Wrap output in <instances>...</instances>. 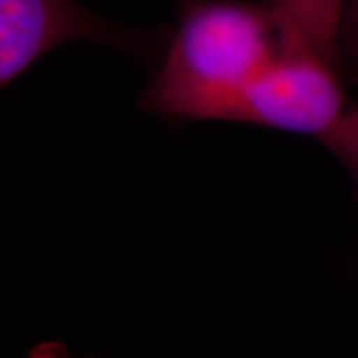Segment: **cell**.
<instances>
[{"instance_id": "cell-1", "label": "cell", "mask_w": 358, "mask_h": 358, "mask_svg": "<svg viewBox=\"0 0 358 358\" xmlns=\"http://www.w3.org/2000/svg\"><path fill=\"white\" fill-rule=\"evenodd\" d=\"M279 52L267 6L241 0H185L178 30L143 108L187 120H221L233 96Z\"/></svg>"}, {"instance_id": "cell-2", "label": "cell", "mask_w": 358, "mask_h": 358, "mask_svg": "<svg viewBox=\"0 0 358 358\" xmlns=\"http://www.w3.org/2000/svg\"><path fill=\"white\" fill-rule=\"evenodd\" d=\"M352 106L338 64L310 50H279L223 110L221 120L331 140Z\"/></svg>"}, {"instance_id": "cell-3", "label": "cell", "mask_w": 358, "mask_h": 358, "mask_svg": "<svg viewBox=\"0 0 358 358\" xmlns=\"http://www.w3.org/2000/svg\"><path fill=\"white\" fill-rule=\"evenodd\" d=\"M114 38L74 0H0V88L66 42Z\"/></svg>"}, {"instance_id": "cell-4", "label": "cell", "mask_w": 358, "mask_h": 358, "mask_svg": "<svg viewBox=\"0 0 358 358\" xmlns=\"http://www.w3.org/2000/svg\"><path fill=\"white\" fill-rule=\"evenodd\" d=\"M350 0H267L281 50H310L338 64V36Z\"/></svg>"}, {"instance_id": "cell-5", "label": "cell", "mask_w": 358, "mask_h": 358, "mask_svg": "<svg viewBox=\"0 0 358 358\" xmlns=\"http://www.w3.org/2000/svg\"><path fill=\"white\" fill-rule=\"evenodd\" d=\"M324 145H329L333 154L338 155L341 162H345L358 178V106L348 110L343 124Z\"/></svg>"}, {"instance_id": "cell-6", "label": "cell", "mask_w": 358, "mask_h": 358, "mask_svg": "<svg viewBox=\"0 0 358 358\" xmlns=\"http://www.w3.org/2000/svg\"><path fill=\"white\" fill-rule=\"evenodd\" d=\"M350 4H355V6L358 8V0H350Z\"/></svg>"}]
</instances>
